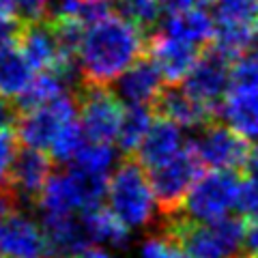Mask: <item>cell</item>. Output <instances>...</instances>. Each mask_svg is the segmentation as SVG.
I'll use <instances>...</instances> for the list:
<instances>
[{
    "instance_id": "6da1fadb",
    "label": "cell",
    "mask_w": 258,
    "mask_h": 258,
    "mask_svg": "<svg viewBox=\"0 0 258 258\" xmlns=\"http://www.w3.org/2000/svg\"><path fill=\"white\" fill-rule=\"evenodd\" d=\"M149 41L144 30L108 13L106 18L88 24L78 45V62L82 84L108 86L142 58Z\"/></svg>"
},
{
    "instance_id": "7a4b0ae2",
    "label": "cell",
    "mask_w": 258,
    "mask_h": 258,
    "mask_svg": "<svg viewBox=\"0 0 258 258\" xmlns=\"http://www.w3.org/2000/svg\"><path fill=\"white\" fill-rule=\"evenodd\" d=\"M247 226L239 217H222L213 222H196L187 215L161 220V232L172 237L191 258H237L245 245Z\"/></svg>"
},
{
    "instance_id": "3957f363",
    "label": "cell",
    "mask_w": 258,
    "mask_h": 258,
    "mask_svg": "<svg viewBox=\"0 0 258 258\" xmlns=\"http://www.w3.org/2000/svg\"><path fill=\"white\" fill-rule=\"evenodd\" d=\"M108 209L127 228H144L155 217L157 198L149 174L136 157H123L108 181Z\"/></svg>"
},
{
    "instance_id": "277c9868",
    "label": "cell",
    "mask_w": 258,
    "mask_h": 258,
    "mask_svg": "<svg viewBox=\"0 0 258 258\" xmlns=\"http://www.w3.org/2000/svg\"><path fill=\"white\" fill-rule=\"evenodd\" d=\"M108 191V179L84 172L71 166L69 170L54 172L39 200L41 213H84L101 207Z\"/></svg>"
},
{
    "instance_id": "5b68a950",
    "label": "cell",
    "mask_w": 258,
    "mask_h": 258,
    "mask_svg": "<svg viewBox=\"0 0 258 258\" xmlns=\"http://www.w3.org/2000/svg\"><path fill=\"white\" fill-rule=\"evenodd\" d=\"M200 168H203V159L198 151L194 149V144H185L172 159L149 170V181L157 198L161 220L183 211L194 183L200 179Z\"/></svg>"
},
{
    "instance_id": "8992f818",
    "label": "cell",
    "mask_w": 258,
    "mask_h": 258,
    "mask_svg": "<svg viewBox=\"0 0 258 258\" xmlns=\"http://www.w3.org/2000/svg\"><path fill=\"white\" fill-rule=\"evenodd\" d=\"M76 112L78 95L76 91H67L45 103L20 110L15 134L24 147L50 151L62 129L76 120Z\"/></svg>"
},
{
    "instance_id": "52a82bcc",
    "label": "cell",
    "mask_w": 258,
    "mask_h": 258,
    "mask_svg": "<svg viewBox=\"0 0 258 258\" xmlns=\"http://www.w3.org/2000/svg\"><path fill=\"white\" fill-rule=\"evenodd\" d=\"M241 187H243V179H239L232 170H213L200 174L181 213L196 222H213L228 217L232 209L239 207Z\"/></svg>"
},
{
    "instance_id": "ba28073f",
    "label": "cell",
    "mask_w": 258,
    "mask_h": 258,
    "mask_svg": "<svg viewBox=\"0 0 258 258\" xmlns=\"http://www.w3.org/2000/svg\"><path fill=\"white\" fill-rule=\"evenodd\" d=\"M78 112L86 138L91 142H112L118 140L120 123L125 108L120 106L118 95L110 86L82 84L78 86Z\"/></svg>"
},
{
    "instance_id": "9c48e42d",
    "label": "cell",
    "mask_w": 258,
    "mask_h": 258,
    "mask_svg": "<svg viewBox=\"0 0 258 258\" xmlns=\"http://www.w3.org/2000/svg\"><path fill=\"white\" fill-rule=\"evenodd\" d=\"M215 45L230 56H243L258 37V0H215Z\"/></svg>"
},
{
    "instance_id": "30bf717a",
    "label": "cell",
    "mask_w": 258,
    "mask_h": 258,
    "mask_svg": "<svg viewBox=\"0 0 258 258\" xmlns=\"http://www.w3.org/2000/svg\"><path fill=\"white\" fill-rule=\"evenodd\" d=\"M235 56L224 52L222 47H209L198 56L196 64L183 80V88L194 99L200 101L215 114H220L222 101L232 84V64Z\"/></svg>"
},
{
    "instance_id": "8fae6325",
    "label": "cell",
    "mask_w": 258,
    "mask_h": 258,
    "mask_svg": "<svg viewBox=\"0 0 258 258\" xmlns=\"http://www.w3.org/2000/svg\"><path fill=\"white\" fill-rule=\"evenodd\" d=\"M18 43L35 71H60V74L76 76V56L62 45L54 24L45 20L22 22L18 30Z\"/></svg>"
},
{
    "instance_id": "7c38bea8",
    "label": "cell",
    "mask_w": 258,
    "mask_h": 258,
    "mask_svg": "<svg viewBox=\"0 0 258 258\" xmlns=\"http://www.w3.org/2000/svg\"><path fill=\"white\" fill-rule=\"evenodd\" d=\"M194 149L198 151L203 164L215 168V170H243L249 144L239 132L230 125H224L220 120H211L205 127H200V134Z\"/></svg>"
},
{
    "instance_id": "4fadbf2b",
    "label": "cell",
    "mask_w": 258,
    "mask_h": 258,
    "mask_svg": "<svg viewBox=\"0 0 258 258\" xmlns=\"http://www.w3.org/2000/svg\"><path fill=\"white\" fill-rule=\"evenodd\" d=\"M0 254L5 258H47L50 247L43 228L24 211H15L0 224Z\"/></svg>"
},
{
    "instance_id": "5bb4252c",
    "label": "cell",
    "mask_w": 258,
    "mask_h": 258,
    "mask_svg": "<svg viewBox=\"0 0 258 258\" xmlns=\"http://www.w3.org/2000/svg\"><path fill=\"white\" fill-rule=\"evenodd\" d=\"M52 164H54V157L47 155L45 151L24 147L18 153V159H15V166L11 172V183H9V189L15 194V198L39 207L41 194L45 189L47 181H50V176L54 174Z\"/></svg>"
},
{
    "instance_id": "9a60e30c",
    "label": "cell",
    "mask_w": 258,
    "mask_h": 258,
    "mask_svg": "<svg viewBox=\"0 0 258 258\" xmlns=\"http://www.w3.org/2000/svg\"><path fill=\"white\" fill-rule=\"evenodd\" d=\"M41 228L52 256L71 258L93 245L84 213H43Z\"/></svg>"
},
{
    "instance_id": "2e32d148",
    "label": "cell",
    "mask_w": 258,
    "mask_h": 258,
    "mask_svg": "<svg viewBox=\"0 0 258 258\" xmlns=\"http://www.w3.org/2000/svg\"><path fill=\"white\" fill-rule=\"evenodd\" d=\"M164 76H161L155 60L140 58L129 67L125 74L114 80V93L127 106H153L164 91Z\"/></svg>"
},
{
    "instance_id": "e0dca14e",
    "label": "cell",
    "mask_w": 258,
    "mask_h": 258,
    "mask_svg": "<svg viewBox=\"0 0 258 258\" xmlns=\"http://www.w3.org/2000/svg\"><path fill=\"white\" fill-rule=\"evenodd\" d=\"M149 56L155 60L166 82L174 86L176 82H183L185 76L191 71L200 52L196 45L185 43L159 30L149 39Z\"/></svg>"
},
{
    "instance_id": "ac0fdd59",
    "label": "cell",
    "mask_w": 258,
    "mask_h": 258,
    "mask_svg": "<svg viewBox=\"0 0 258 258\" xmlns=\"http://www.w3.org/2000/svg\"><path fill=\"white\" fill-rule=\"evenodd\" d=\"M32 69L18 43V32H0V95L20 99L32 82Z\"/></svg>"
},
{
    "instance_id": "d6986e66",
    "label": "cell",
    "mask_w": 258,
    "mask_h": 258,
    "mask_svg": "<svg viewBox=\"0 0 258 258\" xmlns=\"http://www.w3.org/2000/svg\"><path fill=\"white\" fill-rule=\"evenodd\" d=\"M179 127L181 125H176L170 118L157 116L153 120L147 136H144L138 151L134 153L136 159H138L144 168H149V170L166 164L168 159H172L176 153L185 147Z\"/></svg>"
},
{
    "instance_id": "ffe728a7",
    "label": "cell",
    "mask_w": 258,
    "mask_h": 258,
    "mask_svg": "<svg viewBox=\"0 0 258 258\" xmlns=\"http://www.w3.org/2000/svg\"><path fill=\"white\" fill-rule=\"evenodd\" d=\"M220 116L243 138L258 142V86L230 84L222 101Z\"/></svg>"
},
{
    "instance_id": "44dd1931",
    "label": "cell",
    "mask_w": 258,
    "mask_h": 258,
    "mask_svg": "<svg viewBox=\"0 0 258 258\" xmlns=\"http://www.w3.org/2000/svg\"><path fill=\"white\" fill-rule=\"evenodd\" d=\"M153 108L159 116L174 120L181 127H205L207 123L215 120V112L203 106L200 101H196L194 97L185 91V88H164L161 95L157 97V101L153 103Z\"/></svg>"
},
{
    "instance_id": "7402d4cb",
    "label": "cell",
    "mask_w": 258,
    "mask_h": 258,
    "mask_svg": "<svg viewBox=\"0 0 258 258\" xmlns=\"http://www.w3.org/2000/svg\"><path fill=\"white\" fill-rule=\"evenodd\" d=\"M161 32L200 47L215 39V20L211 15H207L205 9L172 11L170 18L161 26Z\"/></svg>"
},
{
    "instance_id": "603a6c76",
    "label": "cell",
    "mask_w": 258,
    "mask_h": 258,
    "mask_svg": "<svg viewBox=\"0 0 258 258\" xmlns=\"http://www.w3.org/2000/svg\"><path fill=\"white\" fill-rule=\"evenodd\" d=\"M153 125V114L147 106H127L118 132V144L127 153H136Z\"/></svg>"
},
{
    "instance_id": "cb8c5ba5",
    "label": "cell",
    "mask_w": 258,
    "mask_h": 258,
    "mask_svg": "<svg viewBox=\"0 0 258 258\" xmlns=\"http://www.w3.org/2000/svg\"><path fill=\"white\" fill-rule=\"evenodd\" d=\"M112 164H114V149L108 142H91V140L84 144V149L71 161V166L80 168V170L97 176H106V179Z\"/></svg>"
},
{
    "instance_id": "d4e9b609",
    "label": "cell",
    "mask_w": 258,
    "mask_h": 258,
    "mask_svg": "<svg viewBox=\"0 0 258 258\" xmlns=\"http://www.w3.org/2000/svg\"><path fill=\"white\" fill-rule=\"evenodd\" d=\"M161 7V0H118V15L149 32L159 22Z\"/></svg>"
},
{
    "instance_id": "484cf974",
    "label": "cell",
    "mask_w": 258,
    "mask_h": 258,
    "mask_svg": "<svg viewBox=\"0 0 258 258\" xmlns=\"http://www.w3.org/2000/svg\"><path fill=\"white\" fill-rule=\"evenodd\" d=\"M18 134L11 129H0V189H9L11 172L18 159Z\"/></svg>"
},
{
    "instance_id": "4316f807",
    "label": "cell",
    "mask_w": 258,
    "mask_h": 258,
    "mask_svg": "<svg viewBox=\"0 0 258 258\" xmlns=\"http://www.w3.org/2000/svg\"><path fill=\"white\" fill-rule=\"evenodd\" d=\"M140 256L142 258H191L172 237H168L166 232L153 235L144 241Z\"/></svg>"
},
{
    "instance_id": "83f0119b",
    "label": "cell",
    "mask_w": 258,
    "mask_h": 258,
    "mask_svg": "<svg viewBox=\"0 0 258 258\" xmlns=\"http://www.w3.org/2000/svg\"><path fill=\"white\" fill-rule=\"evenodd\" d=\"M22 22L18 18L13 0H0V32H18Z\"/></svg>"
},
{
    "instance_id": "f1b7e54d",
    "label": "cell",
    "mask_w": 258,
    "mask_h": 258,
    "mask_svg": "<svg viewBox=\"0 0 258 258\" xmlns=\"http://www.w3.org/2000/svg\"><path fill=\"white\" fill-rule=\"evenodd\" d=\"M18 116H20V108L11 103L9 97L0 95V129H11L18 123Z\"/></svg>"
},
{
    "instance_id": "f546056e",
    "label": "cell",
    "mask_w": 258,
    "mask_h": 258,
    "mask_svg": "<svg viewBox=\"0 0 258 258\" xmlns=\"http://www.w3.org/2000/svg\"><path fill=\"white\" fill-rule=\"evenodd\" d=\"M215 3V0H161L164 9L168 11H185V9H203V7Z\"/></svg>"
},
{
    "instance_id": "4dcf8cb0",
    "label": "cell",
    "mask_w": 258,
    "mask_h": 258,
    "mask_svg": "<svg viewBox=\"0 0 258 258\" xmlns=\"http://www.w3.org/2000/svg\"><path fill=\"white\" fill-rule=\"evenodd\" d=\"M18 209V198L11 189H0V224Z\"/></svg>"
},
{
    "instance_id": "1f68e13d",
    "label": "cell",
    "mask_w": 258,
    "mask_h": 258,
    "mask_svg": "<svg viewBox=\"0 0 258 258\" xmlns=\"http://www.w3.org/2000/svg\"><path fill=\"white\" fill-rule=\"evenodd\" d=\"M243 172H245V179L247 181L258 183V144H256V147H249L245 166H243Z\"/></svg>"
},
{
    "instance_id": "d6a6232c",
    "label": "cell",
    "mask_w": 258,
    "mask_h": 258,
    "mask_svg": "<svg viewBox=\"0 0 258 258\" xmlns=\"http://www.w3.org/2000/svg\"><path fill=\"white\" fill-rule=\"evenodd\" d=\"M245 247H247L249 256H258V217H256V220H252V224H247Z\"/></svg>"
},
{
    "instance_id": "836d02e7",
    "label": "cell",
    "mask_w": 258,
    "mask_h": 258,
    "mask_svg": "<svg viewBox=\"0 0 258 258\" xmlns=\"http://www.w3.org/2000/svg\"><path fill=\"white\" fill-rule=\"evenodd\" d=\"M71 258H110V254L101 247H86L84 252H80V254L71 256Z\"/></svg>"
},
{
    "instance_id": "e575fe53",
    "label": "cell",
    "mask_w": 258,
    "mask_h": 258,
    "mask_svg": "<svg viewBox=\"0 0 258 258\" xmlns=\"http://www.w3.org/2000/svg\"><path fill=\"white\" fill-rule=\"evenodd\" d=\"M0 258H5V256H3V254H0Z\"/></svg>"
},
{
    "instance_id": "d590c367",
    "label": "cell",
    "mask_w": 258,
    "mask_h": 258,
    "mask_svg": "<svg viewBox=\"0 0 258 258\" xmlns=\"http://www.w3.org/2000/svg\"><path fill=\"white\" fill-rule=\"evenodd\" d=\"M256 54H258V52H256Z\"/></svg>"
}]
</instances>
